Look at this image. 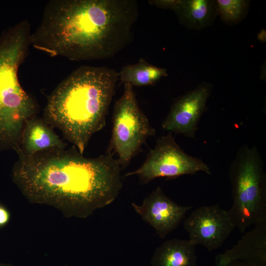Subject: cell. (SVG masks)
Wrapping results in <instances>:
<instances>
[{"label": "cell", "mask_w": 266, "mask_h": 266, "mask_svg": "<svg viewBox=\"0 0 266 266\" xmlns=\"http://www.w3.org/2000/svg\"><path fill=\"white\" fill-rule=\"evenodd\" d=\"M113 155L87 158L74 146L18 155L12 179L29 202L84 219L113 202L122 188V168Z\"/></svg>", "instance_id": "cell-1"}, {"label": "cell", "mask_w": 266, "mask_h": 266, "mask_svg": "<svg viewBox=\"0 0 266 266\" xmlns=\"http://www.w3.org/2000/svg\"><path fill=\"white\" fill-rule=\"evenodd\" d=\"M218 12L221 18L227 22H234L240 19L247 9L248 1L242 0H218Z\"/></svg>", "instance_id": "cell-15"}, {"label": "cell", "mask_w": 266, "mask_h": 266, "mask_svg": "<svg viewBox=\"0 0 266 266\" xmlns=\"http://www.w3.org/2000/svg\"><path fill=\"white\" fill-rule=\"evenodd\" d=\"M189 239L208 251L219 248L235 228L228 210L219 204L195 209L184 222Z\"/></svg>", "instance_id": "cell-7"}, {"label": "cell", "mask_w": 266, "mask_h": 266, "mask_svg": "<svg viewBox=\"0 0 266 266\" xmlns=\"http://www.w3.org/2000/svg\"><path fill=\"white\" fill-rule=\"evenodd\" d=\"M200 171L211 174L205 163L185 153L168 132L158 139L142 165L125 176L137 175L141 184H146L159 177L173 178Z\"/></svg>", "instance_id": "cell-6"}, {"label": "cell", "mask_w": 266, "mask_h": 266, "mask_svg": "<svg viewBox=\"0 0 266 266\" xmlns=\"http://www.w3.org/2000/svg\"><path fill=\"white\" fill-rule=\"evenodd\" d=\"M255 226L232 248L216 255V266H227L235 261L266 266V221Z\"/></svg>", "instance_id": "cell-10"}, {"label": "cell", "mask_w": 266, "mask_h": 266, "mask_svg": "<svg viewBox=\"0 0 266 266\" xmlns=\"http://www.w3.org/2000/svg\"><path fill=\"white\" fill-rule=\"evenodd\" d=\"M211 91L210 85L204 84L178 98L163 120V129L194 138Z\"/></svg>", "instance_id": "cell-8"}, {"label": "cell", "mask_w": 266, "mask_h": 266, "mask_svg": "<svg viewBox=\"0 0 266 266\" xmlns=\"http://www.w3.org/2000/svg\"><path fill=\"white\" fill-rule=\"evenodd\" d=\"M227 266H255L246 263L239 261H235L230 263Z\"/></svg>", "instance_id": "cell-17"}, {"label": "cell", "mask_w": 266, "mask_h": 266, "mask_svg": "<svg viewBox=\"0 0 266 266\" xmlns=\"http://www.w3.org/2000/svg\"><path fill=\"white\" fill-rule=\"evenodd\" d=\"M155 6L173 10L186 25L202 27L206 26L213 14L214 2L207 0H149Z\"/></svg>", "instance_id": "cell-13"}, {"label": "cell", "mask_w": 266, "mask_h": 266, "mask_svg": "<svg viewBox=\"0 0 266 266\" xmlns=\"http://www.w3.org/2000/svg\"><path fill=\"white\" fill-rule=\"evenodd\" d=\"M66 144L43 118L28 120L22 132L18 155L29 156L52 149H63Z\"/></svg>", "instance_id": "cell-11"}, {"label": "cell", "mask_w": 266, "mask_h": 266, "mask_svg": "<svg viewBox=\"0 0 266 266\" xmlns=\"http://www.w3.org/2000/svg\"><path fill=\"white\" fill-rule=\"evenodd\" d=\"M155 134V129L138 104L133 87L124 84L123 94L114 105L111 137L107 151L116 154L122 168H124L147 138Z\"/></svg>", "instance_id": "cell-5"}, {"label": "cell", "mask_w": 266, "mask_h": 266, "mask_svg": "<svg viewBox=\"0 0 266 266\" xmlns=\"http://www.w3.org/2000/svg\"><path fill=\"white\" fill-rule=\"evenodd\" d=\"M138 13L134 0H50L31 45L72 61L111 58L130 44Z\"/></svg>", "instance_id": "cell-2"}, {"label": "cell", "mask_w": 266, "mask_h": 266, "mask_svg": "<svg viewBox=\"0 0 266 266\" xmlns=\"http://www.w3.org/2000/svg\"><path fill=\"white\" fill-rule=\"evenodd\" d=\"M118 80L133 87L150 86L167 76L166 68L159 67L140 58L137 63L125 66L118 72Z\"/></svg>", "instance_id": "cell-14"}, {"label": "cell", "mask_w": 266, "mask_h": 266, "mask_svg": "<svg viewBox=\"0 0 266 266\" xmlns=\"http://www.w3.org/2000/svg\"><path fill=\"white\" fill-rule=\"evenodd\" d=\"M229 177L233 203L228 212L241 233L266 221V173L255 145L239 148L230 164Z\"/></svg>", "instance_id": "cell-4"}, {"label": "cell", "mask_w": 266, "mask_h": 266, "mask_svg": "<svg viewBox=\"0 0 266 266\" xmlns=\"http://www.w3.org/2000/svg\"><path fill=\"white\" fill-rule=\"evenodd\" d=\"M196 245L190 239L172 238L158 247L152 266H198Z\"/></svg>", "instance_id": "cell-12"}, {"label": "cell", "mask_w": 266, "mask_h": 266, "mask_svg": "<svg viewBox=\"0 0 266 266\" xmlns=\"http://www.w3.org/2000/svg\"><path fill=\"white\" fill-rule=\"evenodd\" d=\"M0 266H15L11 264H4L0 263Z\"/></svg>", "instance_id": "cell-18"}, {"label": "cell", "mask_w": 266, "mask_h": 266, "mask_svg": "<svg viewBox=\"0 0 266 266\" xmlns=\"http://www.w3.org/2000/svg\"><path fill=\"white\" fill-rule=\"evenodd\" d=\"M10 219V212L6 207L0 204V228L6 225Z\"/></svg>", "instance_id": "cell-16"}, {"label": "cell", "mask_w": 266, "mask_h": 266, "mask_svg": "<svg viewBox=\"0 0 266 266\" xmlns=\"http://www.w3.org/2000/svg\"><path fill=\"white\" fill-rule=\"evenodd\" d=\"M118 81L114 69L80 66L50 95L43 118L83 154L92 136L105 126Z\"/></svg>", "instance_id": "cell-3"}, {"label": "cell", "mask_w": 266, "mask_h": 266, "mask_svg": "<svg viewBox=\"0 0 266 266\" xmlns=\"http://www.w3.org/2000/svg\"><path fill=\"white\" fill-rule=\"evenodd\" d=\"M131 205L160 238L165 237L175 230L193 207L178 204L168 197L160 187L147 196L141 205L135 202Z\"/></svg>", "instance_id": "cell-9"}]
</instances>
